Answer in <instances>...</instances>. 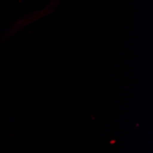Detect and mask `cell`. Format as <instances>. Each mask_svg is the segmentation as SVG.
<instances>
[]
</instances>
